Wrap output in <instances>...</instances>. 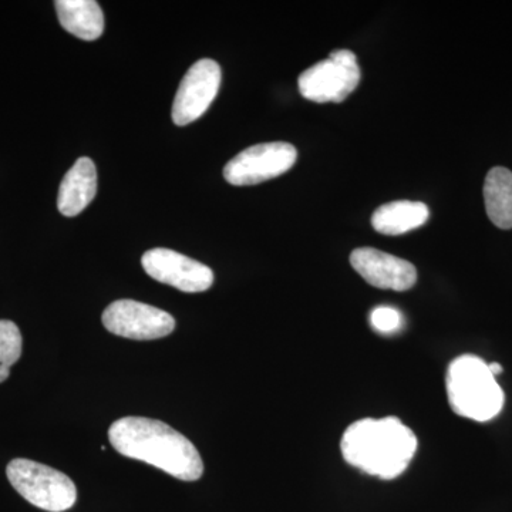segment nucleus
<instances>
[{"instance_id": "f8f14e48", "label": "nucleus", "mask_w": 512, "mask_h": 512, "mask_svg": "<svg viewBox=\"0 0 512 512\" xmlns=\"http://www.w3.org/2000/svg\"><path fill=\"white\" fill-rule=\"evenodd\" d=\"M60 25L79 39L97 40L104 32V16L94 0H57L55 3Z\"/></svg>"}, {"instance_id": "423d86ee", "label": "nucleus", "mask_w": 512, "mask_h": 512, "mask_svg": "<svg viewBox=\"0 0 512 512\" xmlns=\"http://www.w3.org/2000/svg\"><path fill=\"white\" fill-rule=\"evenodd\" d=\"M298 160V151L289 143L256 144L241 151L224 168V177L231 185L244 187L264 183L291 170Z\"/></svg>"}, {"instance_id": "4468645a", "label": "nucleus", "mask_w": 512, "mask_h": 512, "mask_svg": "<svg viewBox=\"0 0 512 512\" xmlns=\"http://www.w3.org/2000/svg\"><path fill=\"white\" fill-rule=\"evenodd\" d=\"M484 202L488 218L495 227L512 228V173L508 168L494 167L487 174Z\"/></svg>"}, {"instance_id": "f03ea898", "label": "nucleus", "mask_w": 512, "mask_h": 512, "mask_svg": "<svg viewBox=\"0 0 512 512\" xmlns=\"http://www.w3.org/2000/svg\"><path fill=\"white\" fill-rule=\"evenodd\" d=\"M343 458L369 476H402L417 451V437L396 417L363 419L350 424L340 441Z\"/></svg>"}, {"instance_id": "7ed1b4c3", "label": "nucleus", "mask_w": 512, "mask_h": 512, "mask_svg": "<svg viewBox=\"0 0 512 512\" xmlns=\"http://www.w3.org/2000/svg\"><path fill=\"white\" fill-rule=\"evenodd\" d=\"M446 389L451 409L464 419L485 423L503 410V389L478 356L463 355L450 363Z\"/></svg>"}, {"instance_id": "2eb2a0df", "label": "nucleus", "mask_w": 512, "mask_h": 512, "mask_svg": "<svg viewBox=\"0 0 512 512\" xmlns=\"http://www.w3.org/2000/svg\"><path fill=\"white\" fill-rule=\"evenodd\" d=\"M22 333L10 320H0V383L10 375V367L22 356Z\"/></svg>"}, {"instance_id": "6e6552de", "label": "nucleus", "mask_w": 512, "mask_h": 512, "mask_svg": "<svg viewBox=\"0 0 512 512\" xmlns=\"http://www.w3.org/2000/svg\"><path fill=\"white\" fill-rule=\"evenodd\" d=\"M141 264L151 278L181 292H205L214 284L211 268L173 249H150L141 258Z\"/></svg>"}, {"instance_id": "20e7f679", "label": "nucleus", "mask_w": 512, "mask_h": 512, "mask_svg": "<svg viewBox=\"0 0 512 512\" xmlns=\"http://www.w3.org/2000/svg\"><path fill=\"white\" fill-rule=\"evenodd\" d=\"M6 474L13 488L40 510L63 512L76 504L77 490L72 478L55 468L15 458L8 464Z\"/></svg>"}, {"instance_id": "9b49d317", "label": "nucleus", "mask_w": 512, "mask_h": 512, "mask_svg": "<svg viewBox=\"0 0 512 512\" xmlns=\"http://www.w3.org/2000/svg\"><path fill=\"white\" fill-rule=\"evenodd\" d=\"M97 192L96 165L90 158L82 157L64 175L57 195V208L64 217L82 214Z\"/></svg>"}, {"instance_id": "9d476101", "label": "nucleus", "mask_w": 512, "mask_h": 512, "mask_svg": "<svg viewBox=\"0 0 512 512\" xmlns=\"http://www.w3.org/2000/svg\"><path fill=\"white\" fill-rule=\"evenodd\" d=\"M350 264L367 284L375 288L404 292L412 289L417 282L416 266L379 249H355L350 255Z\"/></svg>"}, {"instance_id": "1a4fd4ad", "label": "nucleus", "mask_w": 512, "mask_h": 512, "mask_svg": "<svg viewBox=\"0 0 512 512\" xmlns=\"http://www.w3.org/2000/svg\"><path fill=\"white\" fill-rule=\"evenodd\" d=\"M221 86L220 64L211 59L198 60L181 80L173 104V121L187 126L200 119L217 97Z\"/></svg>"}, {"instance_id": "f257e3e1", "label": "nucleus", "mask_w": 512, "mask_h": 512, "mask_svg": "<svg viewBox=\"0 0 512 512\" xmlns=\"http://www.w3.org/2000/svg\"><path fill=\"white\" fill-rule=\"evenodd\" d=\"M109 439L124 457L160 468L178 480L197 481L204 474L197 447L163 421L123 417L111 424Z\"/></svg>"}, {"instance_id": "0eeeda50", "label": "nucleus", "mask_w": 512, "mask_h": 512, "mask_svg": "<svg viewBox=\"0 0 512 512\" xmlns=\"http://www.w3.org/2000/svg\"><path fill=\"white\" fill-rule=\"evenodd\" d=\"M103 325L121 338L156 340L174 332L175 319L147 303L120 299L110 303L103 312Z\"/></svg>"}, {"instance_id": "f3484780", "label": "nucleus", "mask_w": 512, "mask_h": 512, "mask_svg": "<svg viewBox=\"0 0 512 512\" xmlns=\"http://www.w3.org/2000/svg\"><path fill=\"white\" fill-rule=\"evenodd\" d=\"M488 369L493 373V376H498L503 373V366H501L500 363H490V365H488Z\"/></svg>"}, {"instance_id": "dca6fc26", "label": "nucleus", "mask_w": 512, "mask_h": 512, "mask_svg": "<svg viewBox=\"0 0 512 512\" xmlns=\"http://www.w3.org/2000/svg\"><path fill=\"white\" fill-rule=\"evenodd\" d=\"M373 328L380 333H392L402 326V315L390 306H379L370 315Z\"/></svg>"}, {"instance_id": "ddd939ff", "label": "nucleus", "mask_w": 512, "mask_h": 512, "mask_svg": "<svg viewBox=\"0 0 512 512\" xmlns=\"http://www.w3.org/2000/svg\"><path fill=\"white\" fill-rule=\"evenodd\" d=\"M429 217V207L423 202L394 201L377 208L372 225L379 234L403 235L423 227Z\"/></svg>"}, {"instance_id": "39448f33", "label": "nucleus", "mask_w": 512, "mask_h": 512, "mask_svg": "<svg viewBox=\"0 0 512 512\" xmlns=\"http://www.w3.org/2000/svg\"><path fill=\"white\" fill-rule=\"evenodd\" d=\"M360 67L350 50H335L328 59L313 64L299 76V92L315 103H342L355 92Z\"/></svg>"}]
</instances>
